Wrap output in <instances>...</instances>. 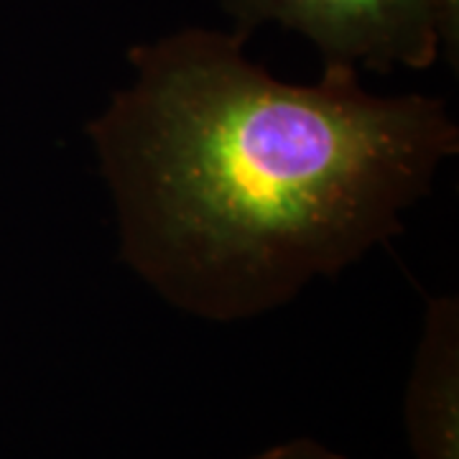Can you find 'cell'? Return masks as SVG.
<instances>
[{
  "label": "cell",
  "instance_id": "4",
  "mask_svg": "<svg viewBox=\"0 0 459 459\" xmlns=\"http://www.w3.org/2000/svg\"><path fill=\"white\" fill-rule=\"evenodd\" d=\"M253 459H347L337 452H332L322 444L312 442V439H291V442L276 444L271 449H265Z\"/></svg>",
  "mask_w": 459,
  "mask_h": 459
},
{
  "label": "cell",
  "instance_id": "1",
  "mask_svg": "<svg viewBox=\"0 0 459 459\" xmlns=\"http://www.w3.org/2000/svg\"><path fill=\"white\" fill-rule=\"evenodd\" d=\"M246 41L181 29L133 47L131 82L87 123L120 258L174 309L220 325L388 243L459 151L444 100L373 95L347 66L281 82Z\"/></svg>",
  "mask_w": 459,
  "mask_h": 459
},
{
  "label": "cell",
  "instance_id": "3",
  "mask_svg": "<svg viewBox=\"0 0 459 459\" xmlns=\"http://www.w3.org/2000/svg\"><path fill=\"white\" fill-rule=\"evenodd\" d=\"M403 419L413 459H459V301L431 296L406 383Z\"/></svg>",
  "mask_w": 459,
  "mask_h": 459
},
{
  "label": "cell",
  "instance_id": "2",
  "mask_svg": "<svg viewBox=\"0 0 459 459\" xmlns=\"http://www.w3.org/2000/svg\"><path fill=\"white\" fill-rule=\"evenodd\" d=\"M235 31L279 23L301 33L325 66L391 72L429 69L442 54L457 65L459 0H217Z\"/></svg>",
  "mask_w": 459,
  "mask_h": 459
}]
</instances>
